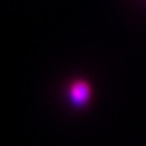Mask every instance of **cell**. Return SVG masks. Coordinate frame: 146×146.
Listing matches in <instances>:
<instances>
[{
	"label": "cell",
	"instance_id": "obj_1",
	"mask_svg": "<svg viewBox=\"0 0 146 146\" xmlns=\"http://www.w3.org/2000/svg\"><path fill=\"white\" fill-rule=\"evenodd\" d=\"M91 96H92V88L87 81H84V79L72 81L69 88H67L69 102L73 108H76V109L85 108V106L90 103Z\"/></svg>",
	"mask_w": 146,
	"mask_h": 146
}]
</instances>
